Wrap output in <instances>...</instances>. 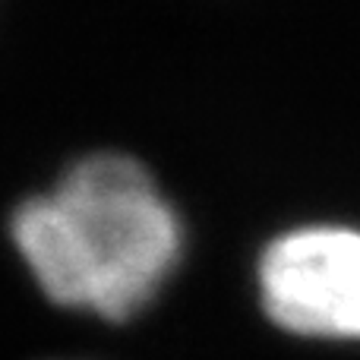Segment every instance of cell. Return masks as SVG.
Masks as SVG:
<instances>
[{
  "instance_id": "7a4b0ae2",
  "label": "cell",
  "mask_w": 360,
  "mask_h": 360,
  "mask_svg": "<svg viewBox=\"0 0 360 360\" xmlns=\"http://www.w3.org/2000/svg\"><path fill=\"white\" fill-rule=\"evenodd\" d=\"M269 319L307 338H360V231L300 228L259 259Z\"/></svg>"
},
{
  "instance_id": "6da1fadb",
  "label": "cell",
  "mask_w": 360,
  "mask_h": 360,
  "mask_svg": "<svg viewBox=\"0 0 360 360\" xmlns=\"http://www.w3.org/2000/svg\"><path fill=\"white\" fill-rule=\"evenodd\" d=\"M13 240L54 304L130 319L180 256V221L152 174L127 155H89L48 196L25 199Z\"/></svg>"
}]
</instances>
